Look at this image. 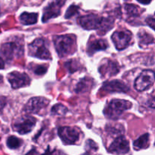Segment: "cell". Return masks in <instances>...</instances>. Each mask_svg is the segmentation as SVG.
<instances>
[{
    "label": "cell",
    "instance_id": "1",
    "mask_svg": "<svg viewBox=\"0 0 155 155\" xmlns=\"http://www.w3.org/2000/svg\"><path fill=\"white\" fill-rule=\"evenodd\" d=\"M78 23L86 30H99L101 35L109 31L114 26V21L110 18H103L94 14L80 17L78 19Z\"/></svg>",
    "mask_w": 155,
    "mask_h": 155
},
{
    "label": "cell",
    "instance_id": "2",
    "mask_svg": "<svg viewBox=\"0 0 155 155\" xmlns=\"http://www.w3.org/2000/svg\"><path fill=\"white\" fill-rule=\"evenodd\" d=\"M133 106L130 101L124 99H113L107 103L104 109V114L110 120H117L126 110L130 109Z\"/></svg>",
    "mask_w": 155,
    "mask_h": 155
},
{
    "label": "cell",
    "instance_id": "3",
    "mask_svg": "<svg viewBox=\"0 0 155 155\" xmlns=\"http://www.w3.org/2000/svg\"><path fill=\"white\" fill-rule=\"evenodd\" d=\"M54 45L59 57L63 58L75 51V36L72 35L58 36L54 38Z\"/></svg>",
    "mask_w": 155,
    "mask_h": 155
},
{
    "label": "cell",
    "instance_id": "4",
    "mask_svg": "<svg viewBox=\"0 0 155 155\" xmlns=\"http://www.w3.org/2000/svg\"><path fill=\"white\" fill-rule=\"evenodd\" d=\"M0 53L8 61L15 58H20L24 54V46L18 41L8 42L4 43L0 48Z\"/></svg>",
    "mask_w": 155,
    "mask_h": 155
},
{
    "label": "cell",
    "instance_id": "5",
    "mask_svg": "<svg viewBox=\"0 0 155 155\" xmlns=\"http://www.w3.org/2000/svg\"><path fill=\"white\" fill-rule=\"evenodd\" d=\"M29 54L44 60H51V55L46 48L43 39H36L29 45Z\"/></svg>",
    "mask_w": 155,
    "mask_h": 155
},
{
    "label": "cell",
    "instance_id": "6",
    "mask_svg": "<svg viewBox=\"0 0 155 155\" xmlns=\"http://www.w3.org/2000/svg\"><path fill=\"white\" fill-rule=\"evenodd\" d=\"M36 124V120L31 116H23L15 120L13 128L17 133L21 135H25L30 133Z\"/></svg>",
    "mask_w": 155,
    "mask_h": 155
},
{
    "label": "cell",
    "instance_id": "7",
    "mask_svg": "<svg viewBox=\"0 0 155 155\" xmlns=\"http://www.w3.org/2000/svg\"><path fill=\"white\" fill-rule=\"evenodd\" d=\"M154 82V73L151 70H145L139 76L134 83V87L139 92H142L151 87Z\"/></svg>",
    "mask_w": 155,
    "mask_h": 155
},
{
    "label": "cell",
    "instance_id": "8",
    "mask_svg": "<svg viewBox=\"0 0 155 155\" xmlns=\"http://www.w3.org/2000/svg\"><path fill=\"white\" fill-rule=\"evenodd\" d=\"M133 35L129 30H117L113 33L111 36L112 41L114 43L117 50H123L127 48L130 44Z\"/></svg>",
    "mask_w": 155,
    "mask_h": 155
},
{
    "label": "cell",
    "instance_id": "9",
    "mask_svg": "<svg viewBox=\"0 0 155 155\" xmlns=\"http://www.w3.org/2000/svg\"><path fill=\"white\" fill-rule=\"evenodd\" d=\"M59 137L65 145H74L80 139V133L77 129L70 127H60L58 130Z\"/></svg>",
    "mask_w": 155,
    "mask_h": 155
},
{
    "label": "cell",
    "instance_id": "10",
    "mask_svg": "<svg viewBox=\"0 0 155 155\" xmlns=\"http://www.w3.org/2000/svg\"><path fill=\"white\" fill-rule=\"evenodd\" d=\"M65 0H54L51 2L44 8L42 21L43 23L47 22L51 18H56L61 15V9L64 5Z\"/></svg>",
    "mask_w": 155,
    "mask_h": 155
},
{
    "label": "cell",
    "instance_id": "11",
    "mask_svg": "<svg viewBox=\"0 0 155 155\" xmlns=\"http://www.w3.org/2000/svg\"><path fill=\"white\" fill-rule=\"evenodd\" d=\"M7 79L13 89L25 87L29 86L31 81L30 77L25 73H20L18 71H13L8 74Z\"/></svg>",
    "mask_w": 155,
    "mask_h": 155
},
{
    "label": "cell",
    "instance_id": "12",
    "mask_svg": "<svg viewBox=\"0 0 155 155\" xmlns=\"http://www.w3.org/2000/svg\"><path fill=\"white\" fill-rule=\"evenodd\" d=\"M48 104L49 100L44 97H33L27 101L24 106V110L28 113L39 114L42 109L47 107Z\"/></svg>",
    "mask_w": 155,
    "mask_h": 155
},
{
    "label": "cell",
    "instance_id": "13",
    "mask_svg": "<svg viewBox=\"0 0 155 155\" xmlns=\"http://www.w3.org/2000/svg\"><path fill=\"white\" fill-rule=\"evenodd\" d=\"M110 153L116 154H124L130 151V144L128 140L123 136H118L108 148Z\"/></svg>",
    "mask_w": 155,
    "mask_h": 155
},
{
    "label": "cell",
    "instance_id": "14",
    "mask_svg": "<svg viewBox=\"0 0 155 155\" xmlns=\"http://www.w3.org/2000/svg\"><path fill=\"white\" fill-rule=\"evenodd\" d=\"M101 90L107 93L111 92H127L130 88L124 83L118 80H114L112 81L105 82L101 87Z\"/></svg>",
    "mask_w": 155,
    "mask_h": 155
},
{
    "label": "cell",
    "instance_id": "15",
    "mask_svg": "<svg viewBox=\"0 0 155 155\" xmlns=\"http://www.w3.org/2000/svg\"><path fill=\"white\" fill-rule=\"evenodd\" d=\"M120 72L119 65L116 61L109 59H106L104 61L99 68V73L103 76L110 77L111 76H114Z\"/></svg>",
    "mask_w": 155,
    "mask_h": 155
},
{
    "label": "cell",
    "instance_id": "16",
    "mask_svg": "<svg viewBox=\"0 0 155 155\" xmlns=\"http://www.w3.org/2000/svg\"><path fill=\"white\" fill-rule=\"evenodd\" d=\"M108 48V43L107 41L104 39H94L91 41L88 44L87 48V53L89 55H92L94 53H95L98 51H102L105 50L106 48Z\"/></svg>",
    "mask_w": 155,
    "mask_h": 155
},
{
    "label": "cell",
    "instance_id": "17",
    "mask_svg": "<svg viewBox=\"0 0 155 155\" xmlns=\"http://www.w3.org/2000/svg\"><path fill=\"white\" fill-rule=\"evenodd\" d=\"M124 12L128 18H135L140 16L144 10L142 11V8L135 5L125 4L124 5Z\"/></svg>",
    "mask_w": 155,
    "mask_h": 155
},
{
    "label": "cell",
    "instance_id": "18",
    "mask_svg": "<svg viewBox=\"0 0 155 155\" xmlns=\"http://www.w3.org/2000/svg\"><path fill=\"white\" fill-rule=\"evenodd\" d=\"M149 134L145 133L142 135L138 139H136L133 143V148L136 151L141 149H145L149 146Z\"/></svg>",
    "mask_w": 155,
    "mask_h": 155
},
{
    "label": "cell",
    "instance_id": "19",
    "mask_svg": "<svg viewBox=\"0 0 155 155\" xmlns=\"http://www.w3.org/2000/svg\"><path fill=\"white\" fill-rule=\"evenodd\" d=\"M93 85V80L88 77L82 79L76 86L75 92L77 93H81V92H86L89 91V89Z\"/></svg>",
    "mask_w": 155,
    "mask_h": 155
},
{
    "label": "cell",
    "instance_id": "20",
    "mask_svg": "<svg viewBox=\"0 0 155 155\" xmlns=\"http://www.w3.org/2000/svg\"><path fill=\"white\" fill-rule=\"evenodd\" d=\"M20 21L24 25H32L37 22L38 14L37 13H28L24 12L20 16Z\"/></svg>",
    "mask_w": 155,
    "mask_h": 155
},
{
    "label": "cell",
    "instance_id": "21",
    "mask_svg": "<svg viewBox=\"0 0 155 155\" xmlns=\"http://www.w3.org/2000/svg\"><path fill=\"white\" fill-rule=\"evenodd\" d=\"M138 37H139L140 45H151V44H154V37L144 30L139 31V33H138Z\"/></svg>",
    "mask_w": 155,
    "mask_h": 155
},
{
    "label": "cell",
    "instance_id": "22",
    "mask_svg": "<svg viewBox=\"0 0 155 155\" xmlns=\"http://www.w3.org/2000/svg\"><path fill=\"white\" fill-rule=\"evenodd\" d=\"M106 130L110 135H122L124 133V127L121 126V124H114L113 126L108 125L106 127Z\"/></svg>",
    "mask_w": 155,
    "mask_h": 155
},
{
    "label": "cell",
    "instance_id": "23",
    "mask_svg": "<svg viewBox=\"0 0 155 155\" xmlns=\"http://www.w3.org/2000/svg\"><path fill=\"white\" fill-rule=\"evenodd\" d=\"M6 143H7V146L10 149H17V148H20L22 144V141L15 136H12L8 138Z\"/></svg>",
    "mask_w": 155,
    "mask_h": 155
},
{
    "label": "cell",
    "instance_id": "24",
    "mask_svg": "<svg viewBox=\"0 0 155 155\" xmlns=\"http://www.w3.org/2000/svg\"><path fill=\"white\" fill-rule=\"evenodd\" d=\"M51 114L53 115H58V116H64L66 114L68 111V109L64 105L61 104H54L51 110Z\"/></svg>",
    "mask_w": 155,
    "mask_h": 155
},
{
    "label": "cell",
    "instance_id": "25",
    "mask_svg": "<svg viewBox=\"0 0 155 155\" xmlns=\"http://www.w3.org/2000/svg\"><path fill=\"white\" fill-rule=\"evenodd\" d=\"M85 149H86V153L95 152V151H98V146L94 141L91 140V139H88L86 142Z\"/></svg>",
    "mask_w": 155,
    "mask_h": 155
},
{
    "label": "cell",
    "instance_id": "26",
    "mask_svg": "<svg viewBox=\"0 0 155 155\" xmlns=\"http://www.w3.org/2000/svg\"><path fill=\"white\" fill-rule=\"evenodd\" d=\"M65 67H66V68L68 70L69 72L74 73L75 72V71H77V70L80 69V64L77 62V61L71 60L67 62V63H65Z\"/></svg>",
    "mask_w": 155,
    "mask_h": 155
},
{
    "label": "cell",
    "instance_id": "27",
    "mask_svg": "<svg viewBox=\"0 0 155 155\" xmlns=\"http://www.w3.org/2000/svg\"><path fill=\"white\" fill-rule=\"evenodd\" d=\"M79 6L75 5H72L70 6L69 8L67 10L66 14H65V18L67 19H69V18H72L74 15H77L79 13Z\"/></svg>",
    "mask_w": 155,
    "mask_h": 155
},
{
    "label": "cell",
    "instance_id": "28",
    "mask_svg": "<svg viewBox=\"0 0 155 155\" xmlns=\"http://www.w3.org/2000/svg\"><path fill=\"white\" fill-rule=\"evenodd\" d=\"M33 73H34L36 75L38 76H42L47 72V67L45 65H34L32 68Z\"/></svg>",
    "mask_w": 155,
    "mask_h": 155
},
{
    "label": "cell",
    "instance_id": "29",
    "mask_svg": "<svg viewBox=\"0 0 155 155\" xmlns=\"http://www.w3.org/2000/svg\"><path fill=\"white\" fill-rule=\"evenodd\" d=\"M145 22L149 27H151V29H154V17L153 15L148 17L145 19Z\"/></svg>",
    "mask_w": 155,
    "mask_h": 155
},
{
    "label": "cell",
    "instance_id": "30",
    "mask_svg": "<svg viewBox=\"0 0 155 155\" xmlns=\"http://www.w3.org/2000/svg\"><path fill=\"white\" fill-rule=\"evenodd\" d=\"M6 102H7V101H6V98L5 97H0V111H2V109L4 108Z\"/></svg>",
    "mask_w": 155,
    "mask_h": 155
},
{
    "label": "cell",
    "instance_id": "31",
    "mask_svg": "<svg viewBox=\"0 0 155 155\" xmlns=\"http://www.w3.org/2000/svg\"><path fill=\"white\" fill-rule=\"evenodd\" d=\"M137 1L139 2L142 3V4L148 5V4H149V3L151 2L152 1V0H137Z\"/></svg>",
    "mask_w": 155,
    "mask_h": 155
},
{
    "label": "cell",
    "instance_id": "32",
    "mask_svg": "<svg viewBox=\"0 0 155 155\" xmlns=\"http://www.w3.org/2000/svg\"><path fill=\"white\" fill-rule=\"evenodd\" d=\"M5 68V63L4 61L2 58H0V69H4Z\"/></svg>",
    "mask_w": 155,
    "mask_h": 155
},
{
    "label": "cell",
    "instance_id": "33",
    "mask_svg": "<svg viewBox=\"0 0 155 155\" xmlns=\"http://www.w3.org/2000/svg\"><path fill=\"white\" fill-rule=\"evenodd\" d=\"M2 80H3L2 77V75H0V83H2Z\"/></svg>",
    "mask_w": 155,
    "mask_h": 155
}]
</instances>
